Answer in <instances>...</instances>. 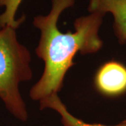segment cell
<instances>
[{
    "mask_svg": "<svg viewBox=\"0 0 126 126\" xmlns=\"http://www.w3.org/2000/svg\"><path fill=\"white\" fill-rule=\"evenodd\" d=\"M51 2L48 14L36 16L33 20L34 26L41 32L36 53L44 62V70L32 86L30 96L39 102L61 90L64 76L74 64L77 53H94L103 45L99 31L105 14L96 11L79 17L74 23V32L63 33L58 27V19L64 10L74 6L75 0H51Z\"/></svg>",
    "mask_w": 126,
    "mask_h": 126,
    "instance_id": "obj_1",
    "label": "cell"
},
{
    "mask_svg": "<svg viewBox=\"0 0 126 126\" xmlns=\"http://www.w3.org/2000/svg\"><path fill=\"white\" fill-rule=\"evenodd\" d=\"M30 62V53L18 40L16 29L0 28V99L9 112L22 121H27L28 113L19 85L32 77Z\"/></svg>",
    "mask_w": 126,
    "mask_h": 126,
    "instance_id": "obj_2",
    "label": "cell"
},
{
    "mask_svg": "<svg viewBox=\"0 0 126 126\" xmlns=\"http://www.w3.org/2000/svg\"><path fill=\"white\" fill-rule=\"evenodd\" d=\"M95 84L104 94H122L126 91V67L117 62L104 64L96 75Z\"/></svg>",
    "mask_w": 126,
    "mask_h": 126,
    "instance_id": "obj_3",
    "label": "cell"
},
{
    "mask_svg": "<svg viewBox=\"0 0 126 126\" xmlns=\"http://www.w3.org/2000/svg\"><path fill=\"white\" fill-rule=\"evenodd\" d=\"M97 11L113 17V28L120 44L126 43V0H100Z\"/></svg>",
    "mask_w": 126,
    "mask_h": 126,
    "instance_id": "obj_4",
    "label": "cell"
},
{
    "mask_svg": "<svg viewBox=\"0 0 126 126\" xmlns=\"http://www.w3.org/2000/svg\"><path fill=\"white\" fill-rule=\"evenodd\" d=\"M40 109L49 108L56 111L61 116V123L64 126H126V120L116 126H105L96 123H88L74 117L68 111L65 105L60 99L58 94H54L44 98L39 102Z\"/></svg>",
    "mask_w": 126,
    "mask_h": 126,
    "instance_id": "obj_5",
    "label": "cell"
},
{
    "mask_svg": "<svg viewBox=\"0 0 126 126\" xmlns=\"http://www.w3.org/2000/svg\"><path fill=\"white\" fill-rule=\"evenodd\" d=\"M23 0H0V7L4 11L0 15V28L9 26L17 29L25 20V16L16 19V13Z\"/></svg>",
    "mask_w": 126,
    "mask_h": 126,
    "instance_id": "obj_6",
    "label": "cell"
},
{
    "mask_svg": "<svg viewBox=\"0 0 126 126\" xmlns=\"http://www.w3.org/2000/svg\"><path fill=\"white\" fill-rule=\"evenodd\" d=\"M100 0H90V3L88 5V11L90 13H93L97 11Z\"/></svg>",
    "mask_w": 126,
    "mask_h": 126,
    "instance_id": "obj_7",
    "label": "cell"
}]
</instances>
